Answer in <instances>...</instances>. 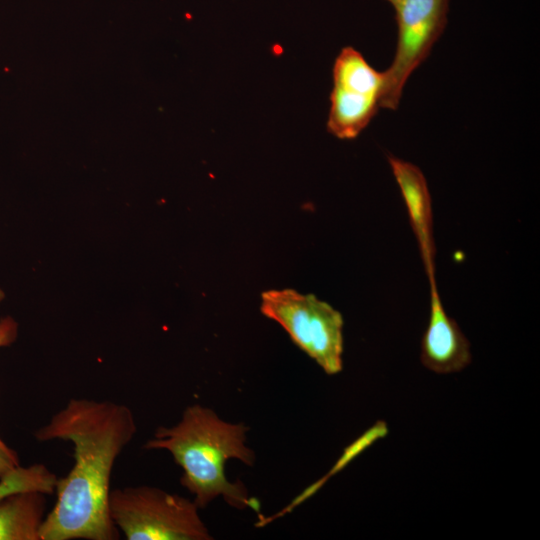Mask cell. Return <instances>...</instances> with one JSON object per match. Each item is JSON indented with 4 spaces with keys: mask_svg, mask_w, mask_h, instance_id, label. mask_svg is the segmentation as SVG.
I'll use <instances>...</instances> for the list:
<instances>
[{
    "mask_svg": "<svg viewBox=\"0 0 540 540\" xmlns=\"http://www.w3.org/2000/svg\"><path fill=\"white\" fill-rule=\"evenodd\" d=\"M247 431L245 424L226 422L212 409L197 404L187 407L173 427H159L144 448L163 449L172 455L183 470L180 482L194 495L198 508L219 496L235 508H256L246 487L225 476L229 459L254 465L255 453L245 444Z\"/></svg>",
    "mask_w": 540,
    "mask_h": 540,
    "instance_id": "cell-2",
    "label": "cell"
},
{
    "mask_svg": "<svg viewBox=\"0 0 540 540\" xmlns=\"http://www.w3.org/2000/svg\"><path fill=\"white\" fill-rule=\"evenodd\" d=\"M19 465L18 457L8 446L0 445V478Z\"/></svg>",
    "mask_w": 540,
    "mask_h": 540,
    "instance_id": "cell-12",
    "label": "cell"
},
{
    "mask_svg": "<svg viewBox=\"0 0 540 540\" xmlns=\"http://www.w3.org/2000/svg\"><path fill=\"white\" fill-rule=\"evenodd\" d=\"M430 289V316L421 342V361L436 373L458 372L471 362L469 341L447 315L435 281L430 282Z\"/></svg>",
    "mask_w": 540,
    "mask_h": 540,
    "instance_id": "cell-7",
    "label": "cell"
},
{
    "mask_svg": "<svg viewBox=\"0 0 540 540\" xmlns=\"http://www.w3.org/2000/svg\"><path fill=\"white\" fill-rule=\"evenodd\" d=\"M47 494L19 492L0 498V540H40Z\"/></svg>",
    "mask_w": 540,
    "mask_h": 540,
    "instance_id": "cell-9",
    "label": "cell"
},
{
    "mask_svg": "<svg viewBox=\"0 0 540 540\" xmlns=\"http://www.w3.org/2000/svg\"><path fill=\"white\" fill-rule=\"evenodd\" d=\"M386 1L389 2L394 7L396 4H398L402 0H386Z\"/></svg>",
    "mask_w": 540,
    "mask_h": 540,
    "instance_id": "cell-13",
    "label": "cell"
},
{
    "mask_svg": "<svg viewBox=\"0 0 540 540\" xmlns=\"http://www.w3.org/2000/svg\"><path fill=\"white\" fill-rule=\"evenodd\" d=\"M57 480L45 465L34 464L27 468L18 465L0 478V498L27 491L49 495L55 491Z\"/></svg>",
    "mask_w": 540,
    "mask_h": 540,
    "instance_id": "cell-10",
    "label": "cell"
},
{
    "mask_svg": "<svg viewBox=\"0 0 540 540\" xmlns=\"http://www.w3.org/2000/svg\"><path fill=\"white\" fill-rule=\"evenodd\" d=\"M18 334V325L16 321L11 317H4L0 319V347L11 345ZM0 445L7 446L0 437Z\"/></svg>",
    "mask_w": 540,
    "mask_h": 540,
    "instance_id": "cell-11",
    "label": "cell"
},
{
    "mask_svg": "<svg viewBox=\"0 0 540 540\" xmlns=\"http://www.w3.org/2000/svg\"><path fill=\"white\" fill-rule=\"evenodd\" d=\"M198 507L178 494L153 486L110 490V517L128 540H210Z\"/></svg>",
    "mask_w": 540,
    "mask_h": 540,
    "instance_id": "cell-3",
    "label": "cell"
},
{
    "mask_svg": "<svg viewBox=\"0 0 540 540\" xmlns=\"http://www.w3.org/2000/svg\"><path fill=\"white\" fill-rule=\"evenodd\" d=\"M5 297V294L4 292L0 289V302L4 299Z\"/></svg>",
    "mask_w": 540,
    "mask_h": 540,
    "instance_id": "cell-14",
    "label": "cell"
},
{
    "mask_svg": "<svg viewBox=\"0 0 540 540\" xmlns=\"http://www.w3.org/2000/svg\"><path fill=\"white\" fill-rule=\"evenodd\" d=\"M136 430L126 405L81 398L71 399L35 432L38 441H70L74 451L70 472L57 480L56 502L45 516L40 540L119 538L109 513L110 477Z\"/></svg>",
    "mask_w": 540,
    "mask_h": 540,
    "instance_id": "cell-1",
    "label": "cell"
},
{
    "mask_svg": "<svg viewBox=\"0 0 540 540\" xmlns=\"http://www.w3.org/2000/svg\"><path fill=\"white\" fill-rule=\"evenodd\" d=\"M260 310L277 322L291 340L329 375L343 368V317L314 294L294 289L267 290Z\"/></svg>",
    "mask_w": 540,
    "mask_h": 540,
    "instance_id": "cell-4",
    "label": "cell"
},
{
    "mask_svg": "<svg viewBox=\"0 0 540 540\" xmlns=\"http://www.w3.org/2000/svg\"><path fill=\"white\" fill-rule=\"evenodd\" d=\"M393 176L407 208L429 282L435 281L432 202L424 174L416 165L389 156Z\"/></svg>",
    "mask_w": 540,
    "mask_h": 540,
    "instance_id": "cell-8",
    "label": "cell"
},
{
    "mask_svg": "<svg viewBox=\"0 0 540 540\" xmlns=\"http://www.w3.org/2000/svg\"><path fill=\"white\" fill-rule=\"evenodd\" d=\"M327 131L342 140L355 139L381 108L385 76L351 46L337 55Z\"/></svg>",
    "mask_w": 540,
    "mask_h": 540,
    "instance_id": "cell-5",
    "label": "cell"
},
{
    "mask_svg": "<svg viewBox=\"0 0 540 540\" xmlns=\"http://www.w3.org/2000/svg\"><path fill=\"white\" fill-rule=\"evenodd\" d=\"M397 46L391 65L384 71L381 108H398L403 88L411 74L426 60L442 35L449 0H402L394 6Z\"/></svg>",
    "mask_w": 540,
    "mask_h": 540,
    "instance_id": "cell-6",
    "label": "cell"
}]
</instances>
